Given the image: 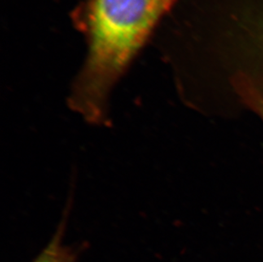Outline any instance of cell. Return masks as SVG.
Instances as JSON below:
<instances>
[{"label": "cell", "mask_w": 263, "mask_h": 262, "mask_svg": "<svg viewBox=\"0 0 263 262\" xmlns=\"http://www.w3.org/2000/svg\"><path fill=\"white\" fill-rule=\"evenodd\" d=\"M236 84L241 97L263 119V92L245 79H238Z\"/></svg>", "instance_id": "3"}, {"label": "cell", "mask_w": 263, "mask_h": 262, "mask_svg": "<svg viewBox=\"0 0 263 262\" xmlns=\"http://www.w3.org/2000/svg\"><path fill=\"white\" fill-rule=\"evenodd\" d=\"M177 0H83L72 13L86 54L67 106L86 123L109 126L110 98Z\"/></svg>", "instance_id": "1"}, {"label": "cell", "mask_w": 263, "mask_h": 262, "mask_svg": "<svg viewBox=\"0 0 263 262\" xmlns=\"http://www.w3.org/2000/svg\"><path fill=\"white\" fill-rule=\"evenodd\" d=\"M73 188L74 186L72 185L55 234L33 262H75L76 255L74 251L63 242L65 231L69 220L73 202Z\"/></svg>", "instance_id": "2"}]
</instances>
